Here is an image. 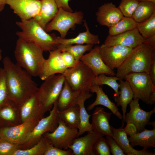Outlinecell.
<instances>
[{"label": "cell", "mask_w": 155, "mask_h": 155, "mask_svg": "<svg viewBox=\"0 0 155 155\" xmlns=\"http://www.w3.org/2000/svg\"><path fill=\"white\" fill-rule=\"evenodd\" d=\"M92 150L94 155H111L110 148L106 139L100 137L94 143Z\"/></svg>", "instance_id": "74e56055"}, {"label": "cell", "mask_w": 155, "mask_h": 155, "mask_svg": "<svg viewBox=\"0 0 155 155\" xmlns=\"http://www.w3.org/2000/svg\"><path fill=\"white\" fill-rule=\"evenodd\" d=\"M106 139L109 144L111 153L112 155H125L119 146L112 137L106 136Z\"/></svg>", "instance_id": "7bdbcfd3"}, {"label": "cell", "mask_w": 155, "mask_h": 155, "mask_svg": "<svg viewBox=\"0 0 155 155\" xmlns=\"http://www.w3.org/2000/svg\"><path fill=\"white\" fill-rule=\"evenodd\" d=\"M133 49L121 45L100 46L99 53L105 64L113 70L118 68L127 58Z\"/></svg>", "instance_id": "8fae6325"}, {"label": "cell", "mask_w": 155, "mask_h": 155, "mask_svg": "<svg viewBox=\"0 0 155 155\" xmlns=\"http://www.w3.org/2000/svg\"><path fill=\"white\" fill-rule=\"evenodd\" d=\"M100 47L95 46L89 53L83 55L80 60L92 71L96 77L102 73L115 76L113 70L109 68L102 61L99 53Z\"/></svg>", "instance_id": "e0dca14e"}, {"label": "cell", "mask_w": 155, "mask_h": 155, "mask_svg": "<svg viewBox=\"0 0 155 155\" xmlns=\"http://www.w3.org/2000/svg\"><path fill=\"white\" fill-rule=\"evenodd\" d=\"M140 2L138 0H121L118 7L124 16L131 17Z\"/></svg>", "instance_id": "f35d334b"}, {"label": "cell", "mask_w": 155, "mask_h": 155, "mask_svg": "<svg viewBox=\"0 0 155 155\" xmlns=\"http://www.w3.org/2000/svg\"><path fill=\"white\" fill-rule=\"evenodd\" d=\"M120 79L116 76H108L106 75L105 74L102 73L95 77L92 82V85L100 86L106 85L111 87L115 92L114 96L115 100L118 98L119 95V89L120 85L117 81Z\"/></svg>", "instance_id": "e575fe53"}, {"label": "cell", "mask_w": 155, "mask_h": 155, "mask_svg": "<svg viewBox=\"0 0 155 155\" xmlns=\"http://www.w3.org/2000/svg\"><path fill=\"white\" fill-rule=\"evenodd\" d=\"M122 80H119L120 82L119 88L120 90L119 95L115 101L116 102V105L117 107L121 106V107L123 117L121 127H123L125 123L124 119L127 107L133 98V93L128 82Z\"/></svg>", "instance_id": "f546056e"}, {"label": "cell", "mask_w": 155, "mask_h": 155, "mask_svg": "<svg viewBox=\"0 0 155 155\" xmlns=\"http://www.w3.org/2000/svg\"><path fill=\"white\" fill-rule=\"evenodd\" d=\"M83 18V13L80 11L70 12L60 8L54 18L47 24L45 30L47 32L57 30L60 33V37L64 38L70 29L73 30L76 24H82Z\"/></svg>", "instance_id": "9c48e42d"}, {"label": "cell", "mask_w": 155, "mask_h": 155, "mask_svg": "<svg viewBox=\"0 0 155 155\" xmlns=\"http://www.w3.org/2000/svg\"><path fill=\"white\" fill-rule=\"evenodd\" d=\"M128 139L133 147L139 146L144 150L151 147H155V127L151 130L145 129L132 136H129Z\"/></svg>", "instance_id": "f1b7e54d"}, {"label": "cell", "mask_w": 155, "mask_h": 155, "mask_svg": "<svg viewBox=\"0 0 155 155\" xmlns=\"http://www.w3.org/2000/svg\"><path fill=\"white\" fill-rule=\"evenodd\" d=\"M39 120L30 119L15 126L0 128V140L19 145Z\"/></svg>", "instance_id": "7c38bea8"}, {"label": "cell", "mask_w": 155, "mask_h": 155, "mask_svg": "<svg viewBox=\"0 0 155 155\" xmlns=\"http://www.w3.org/2000/svg\"><path fill=\"white\" fill-rule=\"evenodd\" d=\"M2 59V51L0 49V61Z\"/></svg>", "instance_id": "816d5d0a"}, {"label": "cell", "mask_w": 155, "mask_h": 155, "mask_svg": "<svg viewBox=\"0 0 155 155\" xmlns=\"http://www.w3.org/2000/svg\"><path fill=\"white\" fill-rule=\"evenodd\" d=\"M112 113L106 112L102 107H97L92 114V127L94 133L103 136L112 137L109 121Z\"/></svg>", "instance_id": "d6986e66"}, {"label": "cell", "mask_w": 155, "mask_h": 155, "mask_svg": "<svg viewBox=\"0 0 155 155\" xmlns=\"http://www.w3.org/2000/svg\"><path fill=\"white\" fill-rule=\"evenodd\" d=\"M155 13V2L149 1H140L131 17L137 23L145 21Z\"/></svg>", "instance_id": "1f68e13d"}, {"label": "cell", "mask_w": 155, "mask_h": 155, "mask_svg": "<svg viewBox=\"0 0 155 155\" xmlns=\"http://www.w3.org/2000/svg\"><path fill=\"white\" fill-rule=\"evenodd\" d=\"M65 80L63 74L53 75L45 79L38 87L36 95L45 113L57 102Z\"/></svg>", "instance_id": "5b68a950"}, {"label": "cell", "mask_w": 155, "mask_h": 155, "mask_svg": "<svg viewBox=\"0 0 155 155\" xmlns=\"http://www.w3.org/2000/svg\"><path fill=\"white\" fill-rule=\"evenodd\" d=\"M59 119L56 102L50 111L49 115L38 121L32 131L19 145L20 149H26L33 146L39 141L45 133L53 132L58 125Z\"/></svg>", "instance_id": "ba28073f"}, {"label": "cell", "mask_w": 155, "mask_h": 155, "mask_svg": "<svg viewBox=\"0 0 155 155\" xmlns=\"http://www.w3.org/2000/svg\"><path fill=\"white\" fill-rule=\"evenodd\" d=\"M92 94L90 92H83L80 93L76 104L79 110L80 123L78 128V136L86 132H94L89 118L92 115L87 113L85 106V102L86 100L91 98Z\"/></svg>", "instance_id": "d4e9b609"}, {"label": "cell", "mask_w": 155, "mask_h": 155, "mask_svg": "<svg viewBox=\"0 0 155 155\" xmlns=\"http://www.w3.org/2000/svg\"><path fill=\"white\" fill-rule=\"evenodd\" d=\"M20 123L19 106L9 100L0 107V128L13 127Z\"/></svg>", "instance_id": "44dd1931"}, {"label": "cell", "mask_w": 155, "mask_h": 155, "mask_svg": "<svg viewBox=\"0 0 155 155\" xmlns=\"http://www.w3.org/2000/svg\"><path fill=\"white\" fill-rule=\"evenodd\" d=\"M112 132V137L116 141L127 155H155V152L148 150H137L134 149L130 144L127 135L123 127L115 128L111 126Z\"/></svg>", "instance_id": "603a6c76"}, {"label": "cell", "mask_w": 155, "mask_h": 155, "mask_svg": "<svg viewBox=\"0 0 155 155\" xmlns=\"http://www.w3.org/2000/svg\"><path fill=\"white\" fill-rule=\"evenodd\" d=\"M9 100L20 105L35 94L38 87L26 70L7 56L2 61Z\"/></svg>", "instance_id": "6da1fadb"}, {"label": "cell", "mask_w": 155, "mask_h": 155, "mask_svg": "<svg viewBox=\"0 0 155 155\" xmlns=\"http://www.w3.org/2000/svg\"><path fill=\"white\" fill-rule=\"evenodd\" d=\"M9 100L5 73L3 68H0V107Z\"/></svg>", "instance_id": "ab89813d"}, {"label": "cell", "mask_w": 155, "mask_h": 155, "mask_svg": "<svg viewBox=\"0 0 155 155\" xmlns=\"http://www.w3.org/2000/svg\"><path fill=\"white\" fill-rule=\"evenodd\" d=\"M149 75L153 83L155 85V57L154 58Z\"/></svg>", "instance_id": "c3c4849f"}, {"label": "cell", "mask_w": 155, "mask_h": 155, "mask_svg": "<svg viewBox=\"0 0 155 155\" xmlns=\"http://www.w3.org/2000/svg\"><path fill=\"white\" fill-rule=\"evenodd\" d=\"M123 79L129 84L133 93V98H138L148 105L155 104V85L149 74L143 73H131Z\"/></svg>", "instance_id": "8992f818"}, {"label": "cell", "mask_w": 155, "mask_h": 155, "mask_svg": "<svg viewBox=\"0 0 155 155\" xmlns=\"http://www.w3.org/2000/svg\"><path fill=\"white\" fill-rule=\"evenodd\" d=\"M136 28L145 39L155 35V13L147 20L137 23Z\"/></svg>", "instance_id": "8d00e7d4"}, {"label": "cell", "mask_w": 155, "mask_h": 155, "mask_svg": "<svg viewBox=\"0 0 155 155\" xmlns=\"http://www.w3.org/2000/svg\"><path fill=\"white\" fill-rule=\"evenodd\" d=\"M84 26L86 31L80 32L76 37L70 39L62 38L57 36V42L59 44L63 45L73 44H98L100 42L99 36L93 34L90 31L86 20H83Z\"/></svg>", "instance_id": "4316f807"}, {"label": "cell", "mask_w": 155, "mask_h": 155, "mask_svg": "<svg viewBox=\"0 0 155 155\" xmlns=\"http://www.w3.org/2000/svg\"><path fill=\"white\" fill-rule=\"evenodd\" d=\"M96 16L100 24L108 27L116 24L124 16L119 8L112 2L105 3L99 7Z\"/></svg>", "instance_id": "ac0fdd59"}, {"label": "cell", "mask_w": 155, "mask_h": 155, "mask_svg": "<svg viewBox=\"0 0 155 155\" xmlns=\"http://www.w3.org/2000/svg\"><path fill=\"white\" fill-rule=\"evenodd\" d=\"M48 58L45 59L42 72L39 77L44 80L51 75L59 73L62 74L67 69L62 56L61 51L57 48L49 52Z\"/></svg>", "instance_id": "2e32d148"}, {"label": "cell", "mask_w": 155, "mask_h": 155, "mask_svg": "<svg viewBox=\"0 0 155 155\" xmlns=\"http://www.w3.org/2000/svg\"><path fill=\"white\" fill-rule=\"evenodd\" d=\"M6 4L5 0H0V12L3 10Z\"/></svg>", "instance_id": "681fc988"}, {"label": "cell", "mask_w": 155, "mask_h": 155, "mask_svg": "<svg viewBox=\"0 0 155 155\" xmlns=\"http://www.w3.org/2000/svg\"><path fill=\"white\" fill-rule=\"evenodd\" d=\"M44 155H73V154L71 150L69 149H61L55 147L50 144Z\"/></svg>", "instance_id": "b9f144b4"}, {"label": "cell", "mask_w": 155, "mask_h": 155, "mask_svg": "<svg viewBox=\"0 0 155 155\" xmlns=\"http://www.w3.org/2000/svg\"><path fill=\"white\" fill-rule=\"evenodd\" d=\"M78 128L68 126L59 119L56 129L52 132H46L42 136L46 137L53 146L67 150L74 140L78 137Z\"/></svg>", "instance_id": "30bf717a"}, {"label": "cell", "mask_w": 155, "mask_h": 155, "mask_svg": "<svg viewBox=\"0 0 155 155\" xmlns=\"http://www.w3.org/2000/svg\"><path fill=\"white\" fill-rule=\"evenodd\" d=\"M143 43L145 44L153 50H155V35L145 39Z\"/></svg>", "instance_id": "7dc6e473"}, {"label": "cell", "mask_w": 155, "mask_h": 155, "mask_svg": "<svg viewBox=\"0 0 155 155\" xmlns=\"http://www.w3.org/2000/svg\"><path fill=\"white\" fill-rule=\"evenodd\" d=\"M58 116L67 125L78 129L80 118L79 107L77 104L63 110L58 111Z\"/></svg>", "instance_id": "4dcf8cb0"}, {"label": "cell", "mask_w": 155, "mask_h": 155, "mask_svg": "<svg viewBox=\"0 0 155 155\" xmlns=\"http://www.w3.org/2000/svg\"><path fill=\"white\" fill-rule=\"evenodd\" d=\"M123 129L127 135L129 137L132 136L137 133L136 126L131 122L127 123L126 125Z\"/></svg>", "instance_id": "f6af8a7d"}, {"label": "cell", "mask_w": 155, "mask_h": 155, "mask_svg": "<svg viewBox=\"0 0 155 155\" xmlns=\"http://www.w3.org/2000/svg\"><path fill=\"white\" fill-rule=\"evenodd\" d=\"M43 51L35 44L19 38L14 52L16 63L32 76L39 77L45 59Z\"/></svg>", "instance_id": "277c9868"}, {"label": "cell", "mask_w": 155, "mask_h": 155, "mask_svg": "<svg viewBox=\"0 0 155 155\" xmlns=\"http://www.w3.org/2000/svg\"><path fill=\"white\" fill-rule=\"evenodd\" d=\"M61 54L67 68L75 66L79 61L76 60L73 56L68 52L62 51Z\"/></svg>", "instance_id": "ee69618b"}, {"label": "cell", "mask_w": 155, "mask_h": 155, "mask_svg": "<svg viewBox=\"0 0 155 155\" xmlns=\"http://www.w3.org/2000/svg\"><path fill=\"white\" fill-rule=\"evenodd\" d=\"M50 144L49 140L42 136L39 141L33 146L26 149L17 150L11 155H44Z\"/></svg>", "instance_id": "836d02e7"}, {"label": "cell", "mask_w": 155, "mask_h": 155, "mask_svg": "<svg viewBox=\"0 0 155 155\" xmlns=\"http://www.w3.org/2000/svg\"><path fill=\"white\" fill-rule=\"evenodd\" d=\"M16 24L21 30L16 33L19 38L35 44L43 51L49 52L59 44L57 42V36L48 33L33 18L21 20Z\"/></svg>", "instance_id": "7a4b0ae2"}, {"label": "cell", "mask_w": 155, "mask_h": 155, "mask_svg": "<svg viewBox=\"0 0 155 155\" xmlns=\"http://www.w3.org/2000/svg\"><path fill=\"white\" fill-rule=\"evenodd\" d=\"M139 100L138 98H134L130 103V111L126 114L124 119L125 122H131L135 125L137 132L144 130L148 125L155 127V122L150 121L151 116L155 112V106L153 110L149 111H145L140 107Z\"/></svg>", "instance_id": "4fadbf2b"}, {"label": "cell", "mask_w": 155, "mask_h": 155, "mask_svg": "<svg viewBox=\"0 0 155 155\" xmlns=\"http://www.w3.org/2000/svg\"><path fill=\"white\" fill-rule=\"evenodd\" d=\"M92 44H73L63 45L59 44L57 48L62 51L67 52L71 54L77 61L80 60L81 57L87 51L92 49Z\"/></svg>", "instance_id": "d590c367"}, {"label": "cell", "mask_w": 155, "mask_h": 155, "mask_svg": "<svg viewBox=\"0 0 155 155\" xmlns=\"http://www.w3.org/2000/svg\"><path fill=\"white\" fill-rule=\"evenodd\" d=\"M19 106L21 123L30 119L40 120L44 117L46 113L36 94Z\"/></svg>", "instance_id": "ffe728a7"}, {"label": "cell", "mask_w": 155, "mask_h": 155, "mask_svg": "<svg viewBox=\"0 0 155 155\" xmlns=\"http://www.w3.org/2000/svg\"><path fill=\"white\" fill-rule=\"evenodd\" d=\"M139 1H149L155 2V0H138Z\"/></svg>", "instance_id": "f907efd6"}, {"label": "cell", "mask_w": 155, "mask_h": 155, "mask_svg": "<svg viewBox=\"0 0 155 155\" xmlns=\"http://www.w3.org/2000/svg\"><path fill=\"white\" fill-rule=\"evenodd\" d=\"M144 40L136 28L117 35H108L104 44L108 46L121 45L133 49L143 43Z\"/></svg>", "instance_id": "9a60e30c"}, {"label": "cell", "mask_w": 155, "mask_h": 155, "mask_svg": "<svg viewBox=\"0 0 155 155\" xmlns=\"http://www.w3.org/2000/svg\"><path fill=\"white\" fill-rule=\"evenodd\" d=\"M62 74L72 89L80 92H90L96 77L92 71L80 60L75 66L67 68Z\"/></svg>", "instance_id": "52a82bcc"}, {"label": "cell", "mask_w": 155, "mask_h": 155, "mask_svg": "<svg viewBox=\"0 0 155 155\" xmlns=\"http://www.w3.org/2000/svg\"><path fill=\"white\" fill-rule=\"evenodd\" d=\"M137 23L132 17L124 16L117 23L108 28L109 35H115L137 28Z\"/></svg>", "instance_id": "d6a6232c"}, {"label": "cell", "mask_w": 155, "mask_h": 155, "mask_svg": "<svg viewBox=\"0 0 155 155\" xmlns=\"http://www.w3.org/2000/svg\"><path fill=\"white\" fill-rule=\"evenodd\" d=\"M58 8H61L64 10L70 12H73V10L69 5V2L71 0H54Z\"/></svg>", "instance_id": "bcb514c9"}, {"label": "cell", "mask_w": 155, "mask_h": 155, "mask_svg": "<svg viewBox=\"0 0 155 155\" xmlns=\"http://www.w3.org/2000/svg\"><path fill=\"white\" fill-rule=\"evenodd\" d=\"M39 13L33 18L45 30L47 24L54 18L58 10L54 0H41Z\"/></svg>", "instance_id": "484cf974"}, {"label": "cell", "mask_w": 155, "mask_h": 155, "mask_svg": "<svg viewBox=\"0 0 155 155\" xmlns=\"http://www.w3.org/2000/svg\"><path fill=\"white\" fill-rule=\"evenodd\" d=\"M5 2L22 20L34 18L39 13L41 6L39 0H5Z\"/></svg>", "instance_id": "5bb4252c"}, {"label": "cell", "mask_w": 155, "mask_h": 155, "mask_svg": "<svg viewBox=\"0 0 155 155\" xmlns=\"http://www.w3.org/2000/svg\"><path fill=\"white\" fill-rule=\"evenodd\" d=\"M80 92L73 90L65 80L64 83L57 101L58 111H61L76 104Z\"/></svg>", "instance_id": "83f0119b"}, {"label": "cell", "mask_w": 155, "mask_h": 155, "mask_svg": "<svg viewBox=\"0 0 155 155\" xmlns=\"http://www.w3.org/2000/svg\"><path fill=\"white\" fill-rule=\"evenodd\" d=\"M155 50L143 43L133 49L122 64L117 69L116 76L121 79L131 73H143L149 74Z\"/></svg>", "instance_id": "3957f363"}, {"label": "cell", "mask_w": 155, "mask_h": 155, "mask_svg": "<svg viewBox=\"0 0 155 155\" xmlns=\"http://www.w3.org/2000/svg\"><path fill=\"white\" fill-rule=\"evenodd\" d=\"M20 149L19 145L0 140V155H11L16 150Z\"/></svg>", "instance_id": "60d3db41"}, {"label": "cell", "mask_w": 155, "mask_h": 155, "mask_svg": "<svg viewBox=\"0 0 155 155\" xmlns=\"http://www.w3.org/2000/svg\"><path fill=\"white\" fill-rule=\"evenodd\" d=\"M90 92L95 93L96 97L94 101L88 106L87 109L88 111H91L96 106L102 105L109 109L119 119L122 120V115L119 111L118 107L109 99L107 95L103 91L101 86L97 85H92Z\"/></svg>", "instance_id": "cb8c5ba5"}, {"label": "cell", "mask_w": 155, "mask_h": 155, "mask_svg": "<svg viewBox=\"0 0 155 155\" xmlns=\"http://www.w3.org/2000/svg\"><path fill=\"white\" fill-rule=\"evenodd\" d=\"M101 136L103 135L88 132L84 136L76 138L69 149L71 150L73 155H94L92 150L93 145Z\"/></svg>", "instance_id": "7402d4cb"}]
</instances>
